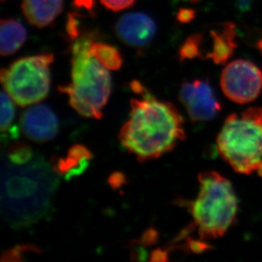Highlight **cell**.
<instances>
[{
    "mask_svg": "<svg viewBox=\"0 0 262 262\" xmlns=\"http://www.w3.org/2000/svg\"><path fill=\"white\" fill-rule=\"evenodd\" d=\"M142 99H133L131 112L121 127V145L139 162L158 159L185 139L183 118L173 104L160 101L138 81L131 83Z\"/></svg>",
    "mask_w": 262,
    "mask_h": 262,
    "instance_id": "obj_1",
    "label": "cell"
},
{
    "mask_svg": "<svg viewBox=\"0 0 262 262\" xmlns=\"http://www.w3.org/2000/svg\"><path fill=\"white\" fill-rule=\"evenodd\" d=\"M47 161L34 156L28 163L3 162L1 178L2 213L13 227H27L47 212L58 178Z\"/></svg>",
    "mask_w": 262,
    "mask_h": 262,
    "instance_id": "obj_2",
    "label": "cell"
},
{
    "mask_svg": "<svg viewBox=\"0 0 262 262\" xmlns=\"http://www.w3.org/2000/svg\"><path fill=\"white\" fill-rule=\"evenodd\" d=\"M94 37L85 34L72 45V82L59 86L67 94L69 104L82 117L97 120L103 117V109L112 93V78L106 68L90 51Z\"/></svg>",
    "mask_w": 262,
    "mask_h": 262,
    "instance_id": "obj_3",
    "label": "cell"
},
{
    "mask_svg": "<svg viewBox=\"0 0 262 262\" xmlns=\"http://www.w3.org/2000/svg\"><path fill=\"white\" fill-rule=\"evenodd\" d=\"M200 192L188 204L201 240L223 237L237 218V199L230 181L215 171L200 173Z\"/></svg>",
    "mask_w": 262,
    "mask_h": 262,
    "instance_id": "obj_4",
    "label": "cell"
},
{
    "mask_svg": "<svg viewBox=\"0 0 262 262\" xmlns=\"http://www.w3.org/2000/svg\"><path fill=\"white\" fill-rule=\"evenodd\" d=\"M222 158L236 172L249 175L262 161V108L229 115L216 139Z\"/></svg>",
    "mask_w": 262,
    "mask_h": 262,
    "instance_id": "obj_5",
    "label": "cell"
},
{
    "mask_svg": "<svg viewBox=\"0 0 262 262\" xmlns=\"http://www.w3.org/2000/svg\"><path fill=\"white\" fill-rule=\"evenodd\" d=\"M53 54L21 58L1 71V82L15 104L25 107L37 104L47 96L50 88V64Z\"/></svg>",
    "mask_w": 262,
    "mask_h": 262,
    "instance_id": "obj_6",
    "label": "cell"
},
{
    "mask_svg": "<svg viewBox=\"0 0 262 262\" xmlns=\"http://www.w3.org/2000/svg\"><path fill=\"white\" fill-rule=\"evenodd\" d=\"M221 88L226 96L235 103L255 101L261 93V70L245 59L231 62L223 71Z\"/></svg>",
    "mask_w": 262,
    "mask_h": 262,
    "instance_id": "obj_7",
    "label": "cell"
},
{
    "mask_svg": "<svg viewBox=\"0 0 262 262\" xmlns=\"http://www.w3.org/2000/svg\"><path fill=\"white\" fill-rule=\"evenodd\" d=\"M179 100L193 122L211 121L217 117L222 108L207 80L183 82L179 91Z\"/></svg>",
    "mask_w": 262,
    "mask_h": 262,
    "instance_id": "obj_8",
    "label": "cell"
},
{
    "mask_svg": "<svg viewBox=\"0 0 262 262\" xmlns=\"http://www.w3.org/2000/svg\"><path fill=\"white\" fill-rule=\"evenodd\" d=\"M20 122L25 136L37 143L52 140L59 132L57 116L45 104H37L26 110L20 117Z\"/></svg>",
    "mask_w": 262,
    "mask_h": 262,
    "instance_id": "obj_9",
    "label": "cell"
},
{
    "mask_svg": "<svg viewBox=\"0 0 262 262\" xmlns=\"http://www.w3.org/2000/svg\"><path fill=\"white\" fill-rule=\"evenodd\" d=\"M119 38L132 47L148 45L156 34V24L149 15L142 12L126 13L116 26Z\"/></svg>",
    "mask_w": 262,
    "mask_h": 262,
    "instance_id": "obj_10",
    "label": "cell"
},
{
    "mask_svg": "<svg viewBox=\"0 0 262 262\" xmlns=\"http://www.w3.org/2000/svg\"><path fill=\"white\" fill-rule=\"evenodd\" d=\"M64 0H23V14L32 25L45 28L61 13Z\"/></svg>",
    "mask_w": 262,
    "mask_h": 262,
    "instance_id": "obj_11",
    "label": "cell"
},
{
    "mask_svg": "<svg viewBox=\"0 0 262 262\" xmlns=\"http://www.w3.org/2000/svg\"><path fill=\"white\" fill-rule=\"evenodd\" d=\"M213 39V47L206 58L212 59L215 64H224L232 57L237 48L236 26L233 23H226L219 30L210 32Z\"/></svg>",
    "mask_w": 262,
    "mask_h": 262,
    "instance_id": "obj_12",
    "label": "cell"
},
{
    "mask_svg": "<svg viewBox=\"0 0 262 262\" xmlns=\"http://www.w3.org/2000/svg\"><path fill=\"white\" fill-rule=\"evenodd\" d=\"M91 151L86 146L76 144L70 148L64 158L59 159L54 166V170L67 179L79 175L87 168L92 159Z\"/></svg>",
    "mask_w": 262,
    "mask_h": 262,
    "instance_id": "obj_13",
    "label": "cell"
},
{
    "mask_svg": "<svg viewBox=\"0 0 262 262\" xmlns=\"http://www.w3.org/2000/svg\"><path fill=\"white\" fill-rule=\"evenodd\" d=\"M28 37L25 27L14 19H4L0 23V54L9 56L23 47Z\"/></svg>",
    "mask_w": 262,
    "mask_h": 262,
    "instance_id": "obj_14",
    "label": "cell"
},
{
    "mask_svg": "<svg viewBox=\"0 0 262 262\" xmlns=\"http://www.w3.org/2000/svg\"><path fill=\"white\" fill-rule=\"evenodd\" d=\"M90 51L107 70L117 71L122 66V57L117 48L105 42H92Z\"/></svg>",
    "mask_w": 262,
    "mask_h": 262,
    "instance_id": "obj_15",
    "label": "cell"
},
{
    "mask_svg": "<svg viewBox=\"0 0 262 262\" xmlns=\"http://www.w3.org/2000/svg\"><path fill=\"white\" fill-rule=\"evenodd\" d=\"M34 156L32 148L24 142H15L7 150L8 161L16 165L28 163Z\"/></svg>",
    "mask_w": 262,
    "mask_h": 262,
    "instance_id": "obj_16",
    "label": "cell"
},
{
    "mask_svg": "<svg viewBox=\"0 0 262 262\" xmlns=\"http://www.w3.org/2000/svg\"><path fill=\"white\" fill-rule=\"evenodd\" d=\"M203 36L201 33L192 35L186 40L183 46L179 50L180 59H193L197 57H201V46L202 45Z\"/></svg>",
    "mask_w": 262,
    "mask_h": 262,
    "instance_id": "obj_17",
    "label": "cell"
},
{
    "mask_svg": "<svg viewBox=\"0 0 262 262\" xmlns=\"http://www.w3.org/2000/svg\"><path fill=\"white\" fill-rule=\"evenodd\" d=\"M1 132L9 131L15 117V105L11 97L6 92H1Z\"/></svg>",
    "mask_w": 262,
    "mask_h": 262,
    "instance_id": "obj_18",
    "label": "cell"
},
{
    "mask_svg": "<svg viewBox=\"0 0 262 262\" xmlns=\"http://www.w3.org/2000/svg\"><path fill=\"white\" fill-rule=\"evenodd\" d=\"M102 5L112 11H120L131 7L135 0H100Z\"/></svg>",
    "mask_w": 262,
    "mask_h": 262,
    "instance_id": "obj_19",
    "label": "cell"
},
{
    "mask_svg": "<svg viewBox=\"0 0 262 262\" xmlns=\"http://www.w3.org/2000/svg\"><path fill=\"white\" fill-rule=\"evenodd\" d=\"M188 248L192 252L200 254L203 253L206 250H210V245L202 241H196V240L188 239Z\"/></svg>",
    "mask_w": 262,
    "mask_h": 262,
    "instance_id": "obj_20",
    "label": "cell"
},
{
    "mask_svg": "<svg viewBox=\"0 0 262 262\" xmlns=\"http://www.w3.org/2000/svg\"><path fill=\"white\" fill-rule=\"evenodd\" d=\"M196 13L193 10L191 9H181L178 11L177 18L181 23H190L195 18Z\"/></svg>",
    "mask_w": 262,
    "mask_h": 262,
    "instance_id": "obj_21",
    "label": "cell"
},
{
    "mask_svg": "<svg viewBox=\"0 0 262 262\" xmlns=\"http://www.w3.org/2000/svg\"><path fill=\"white\" fill-rule=\"evenodd\" d=\"M67 32L70 37H72V39H77L79 35L78 32V23L75 16L72 15H69L68 23H67Z\"/></svg>",
    "mask_w": 262,
    "mask_h": 262,
    "instance_id": "obj_22",
    "label": "cell"
},
{
    "mask_svg": "<svg viewBox=\"0 0 262 262\" xmlns=\"http://www.w3.org/2000/svg\"><path fill=\"white\" fill-rule=\"evenodd\" d=\"M95 5V0H74V5L79 9H85L87 10H92Z\"/></svg>",
    "mask_w": 262,
    "mask_h": 262,
    "instance_id": "obj_23",
    "label": "cell"
},
{
    "mask_svg": "<svg viewBox=\"0 0 262 262\" xmlns=\"http://www.w3.org/2000/svg\"><path fill=\"white\" fill-rule=\"evenodd\" d=\"M252 5V0H236V6L237 10L242 12L250 10Z\"/></svg>",
    "mask_w": 262,
    "mask_h": 262,
    "instance_id": "obj_24",
    "label": "cell"
},
{
    "mask_svg": "<svg viewBox=\"0 0 262 262\" xmlns=\"http://www.w3.org/2000/svg\"><path fill=\"white\" fill-rule=\"evenodd\" d=\"M167 252L166 251H164L162 250H156L152 253V259L151 260H156V261H158V260H161V261H165V260H167Z\"/></svg>",
    "mask_w": 262,
    "mask_h": 262,
    "instance_id": "obj_25",
    "label": "cell"
},
{
    "mask_svg": "<svg viewBox=\"0 0 262 262\" xmlns=\"http://www.w3.org/2000/svg\"><path fill=\"white\" fill-rule=\"evenodd\" d=\"M256 48H257L258 51H259L262 55V37H260V39L257 40V42H256Z\"/></svg>",
    "mask_w": 262,
    "mask_h": 262,
    "instance_id": "obj_26",
    "label": "cell"
},
{
    "mask_svg": "<svg viewBox=\"0 0 262 262\" xmlns=\"http://www.w3.org/2000/svg\"><path fill=\"white\" fill-rule=\"evenodd\" d=\"M257 171L259 176H260V177L262 178V161L261 163L260 164V166H259V167H258Z\"/></svg>",
    "mask_w": 262,
    "mask_h": 262,
    "instance_id": "obj_27",
    "label": "cell"
},
{
    "mask_svg": "<svg viewBox=\"0 0 262 262\" xmlns=\"http://www.w3.org/2000/svg\"><path fill=\"white\" fill-rule=\"evenodd\" d=\"M189 1H190V2H192V3H197V2H199V1H200V0H189Z\"/></svg>",
    "mask_w": 262,
    "mask_h": 262,
    "instance_id": "obj_28",
    "label": "cell"
}]
</instances>
